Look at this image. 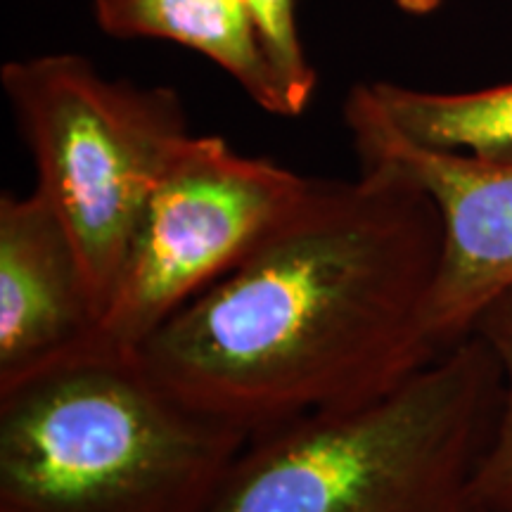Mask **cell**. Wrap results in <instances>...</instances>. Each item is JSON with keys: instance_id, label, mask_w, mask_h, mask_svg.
Listing matches in <instances>:
<instances>
[{"instance_id": "cell-1", "label": "cell", "mask_w": 512, "mask_h": 512, "mask_svg": "<svg viewBox=\"0 0 512 512\" xmlns=\"http://www.w3.org/2000/svg\"><path fill=\"white\" fill-rule=\"evenodd\" d=\"M441 247L430 192L389 159H361L356 181H311L138 351L171 392L252 437L356 406L441 354L427 330Z\"/></svg>"}, {"instance_id": "cell-2", "label": "cell", "mask_w": 512, "mask_h": 512, "mask_svg": "<svg viewBox=\"0 0 512 512\" xmlns=\"http://www.w3.org/2000/svg\"><path fill=\"white\" fill-rule=\"evenodd\" d=\"M249 439L95 335L0 389V512H209Z\"/></svg>"}, {"instance_id": "cell-3", "label": "cell", "mask_w": 512, "mask_h": 512, "mask_svg": "<svg viewBox=\"0 0 512 512\" xmlns=\"http://www.w3.org/2000/svg\"><path fill=\"white\" fill-rule=\"evenodd\" d=\"M501 368L467 335L399 387L249 439L209 512H489Z\"/></svg>"}, {"instance_id": "cell-4", "label": "cell", "mask_w": 512, "mask_h": 512, "mask_svg": "<svg viewBox=\"0 0 512 512\" xmlns=\"http://www.w3.org/2000/svg\"><path fill=\"white\" fill-rule=\"evenodd\" d=\"M0 81L36 190L72 235L102 320L147 200L192 136L183 102L169 88L102 79L79 55L8 62Z\"/></svg>"}, {"instance_id": "cell-5", "label": "cell", "mask_w": 512, "mask_h": 512, "mask_svg": "<svg viewBox=\"0 0 512 512\" xmlns=\"http://www.w3.org/2000/svg\"><path fill=\"white\" fill-rule=\"evenodd\" d=\"M311 178L190 136L143 211L98 337L140 349L185 304L219 283L297 207Z\"/></svg>"}, {"instance_id": "cell-6", "label": "cell", "mask_w": 512, "mask_h": 512, "mask_svg": "<svg viewBox=\"0 0 512 512\" xmlns=\"http://www.w3.org/2000/svg\"><path fill=\"white\" fill-rule=\"evenodd\" d=\"M344 119L358 159L399 164L437 204L444 247L427 330L444 351L472 335L482 311L512 285V166L408 143L380 117L366 86L351 91Z\"/></svg>"}, {"instance_id": "cell-7", "label": "cell", "mask_w": 512, "mask_h": 512, "mask_svg": "<svg viewBox=\"0 0 512 512\" xmlns=\"http://www.w3.org/2000/svg\"><path fill=\"white\" fill-rule=\"evenodd\" d=\"M100 311L72 235L41 192L0 197V389L95 339Z\"/></svg>"}, {"instance_id": "cell-8", "label": "cell", "mask_w": 512, "mask_h": 512, "mask_svg": "<svg viewBox=\"0 0 512 512\" xmlns=\"http://www.w3.org/2000/svg\"><path fill=\"white\" fill-rule=\"evenodd\" d=\"M114 38H164L197 50L240 83L261 110L292 117L278 74L242 0H93Z\"/></svg>"}, {"instance_id": "cell-9", "label": "cell", "mask_w": 512, "mask_h": 512, "mask_svg": "<svg viewBox=\"0 0 512 512\" xmlns=\"http://www.w3.org/2000/svg\"><path fill=\"white\" fill-rule=\"evenodd\" d=\"M368 98L396 136L434 152L512 166V81L470 93H427L366 83Z\"/></svg>"}, {"instance_id": "cell-10", "label": "cell", "mask_w": 512, "mask_h": 512, "mask_svg": "<svg viewBox=\"0 0 512 512\" xmlns=\"http://www.w3.org/2000/svg\"><path fill=\"white\" fill-rule=\"evenodd\" d=\"M472 335L489 344L501 368V408L477 472V494L489 512H508L512 510V285L486 306Z\"/></svg>"}, {"instance_id": "cell-11", "label": "cell", "mask_w": 512, "mask_h": 512, "mask_svg": "<svg viewBox=\"0 0 512 512\" xmlns=\"http://www.w3.org/2000/svg\"><path fill=\"white\" fill-rule=\"evenodd\" d=\"M261 46L278 74L292 117H299L316 93V69L304 53L297 29V0H242Z\"/></svg>"}, {"instance_id": "cell-12", "label": "cell", "mask_w": 512, "mask_h": 512, "mask_svg": "<svg viewBox=\"0 0 512 512\" xmlns=\"http://www.w3.org/2000/svg\"><path fill=\"white\" fill-rule=\"evenodd\" d=\"M403 12H411V15H427V12L437 10L444 0H394Z\"/></svg>"}, {"instance_id": "cell-13", "label": "cell", "mask_w": 512, "mask_h": 512, "mask_svg": "<svg viewBox=\"0 0 512 512\" xmlns=\"http://www.w3.org/2000/svg\"><path fill=\"white\" fill-rule=\"evenodd\" d=\"M508 512H512V510H508Z\"/></svg>"}]
</instances>
